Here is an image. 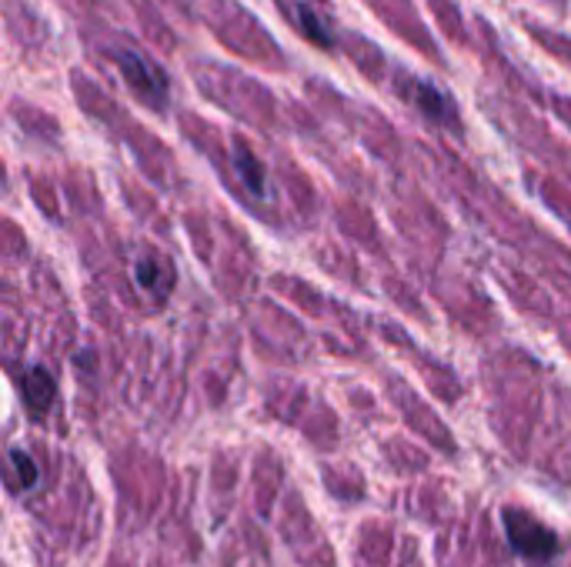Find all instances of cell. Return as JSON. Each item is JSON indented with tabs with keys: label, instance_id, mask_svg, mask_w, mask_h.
Masks as SVG:
<instances>
[{
	"label": "cell",
	"instance_id": "obj_1",
	"mask_svg": "<svg viewBox=\"0 0 571 567\" xmlns=\"http://www.w3.org/2000/svg\"><path fill=\"white\" fill-rule=\"evenodd\" d=\"M505 534H508V544L522 557L548 560V557L558 554V534L548 525H542L538 518H532V514L522 510V507L505 510Z\"/></svg>",
	"mask_w": 571,
	"mask_h": 567
},
{
	"label": "cell",
	"instance_id": "obj_2",
	"mask_svg": "<svg viewBox=\"0 0 571 567\" xmlns=\"http://www.w3.org/2000/svg\"><path fill=\"white\" fill-rule=\"evenodd\" d=\"M114 61H118L124 81L147 100V104H154V108L168 104V77L158 64H150L144 54H137V50H118Z\"/></svg>",
	"mask_w": 571,
	"mask_h": 567
},
{
	"label": "cell",
	"instance_id": "obj_6",
	"mask_svg": "<svg viewBox=\"0 0 571 567\" xmlns=\"http://www.w3.org/2000/svg\"><path fill=\"white\" fill-rule=\"evenodd\" d=\"M231 158H234V171H238L241 184L247 187V194H254V197H271L268 174H265L262 161H257V158H254V153H251L244 144H234Z\"/></svg>",
	"mask_w": 571,
	"mask_h": 567
},
{
	"label": "cell",
	"instance_id": "obj_4",
	"mask_svg": "<svg viewBox=\"0 0 571 567\" xmlns=\"http://www.w3.org/2000/svg\"><path fill=\"white\" fill-rule=\"evenodd\" d=\"M408 84V100L422 114H428L432 121L438 124H448L454 118V104L448 100V94L435 84H425V81H404Z\"/></svg>",
	"mask_w": 571,
	"mask_h": 567
},
{
	"label": "cell",
	"instance_id": "obj_7",
	"mask_svg": "<svg viewBox=\"0 0 571 567\" xmlns=\"http://www.w3.org/2000/svg\"><path fill=\"white\" fill-rule=\"evenodd\" d=\"M37 481H40V468L34 464V457H31L24 447H11V451H8V488H11L14 494H24V491H31Z\"/></svg>",
	"mask_w": 571,
	"mask_h": 567
},
{
	"label": "cell",
	"instance_id": "obj_3",
	"mask_svg": "<svg viewBox=\"0 0 571 567\" xmlns=\"http://www.w3.org/2000/svg\"><path fill=\"white\" fill-rule=\"evenodd\" d=\"M134 284L150 294V297H168V291L174 287V268L168 257L158 254H141L134 257Z\"/></svg>",
	"mask_w": 571,
	"mask_h": 567
},
{
	"label": "cell",
	"instance_id": "obj_5",
	"mask_svg": "<svg viewBox=\"0 0 571 567\" xmlns=\"http://www.w3.org/2000/svg\"><path fill=\"white\" fill-rule=\"evenodd\" d=\"M21 391H24V407L31 418H44L47 407L54 404V378H50L40 365L27 368L24 378H21Z\"/></svg>",
	"mask_w": 571,
	"mask_h": 567
},
{
	"label": "cell",
	"instance_id": "obj_8",
	"mask_svg": "<svg viewBox=\"0 0 571 567\" xmlns=\"http://www.w3.org/2000/svg\"><path fill=\"white\" fill-rule=\"evenodd\" d=\"M294 21L301 24V30L311 37V40H315V44H321V47H331L335 44V34H331V27L325 24V17L321 14H315V11H311L307 4H297L294 8Z\"/></svg>",
	"mask_w": 571,
	"mask_h": 567
}]
</instances>
